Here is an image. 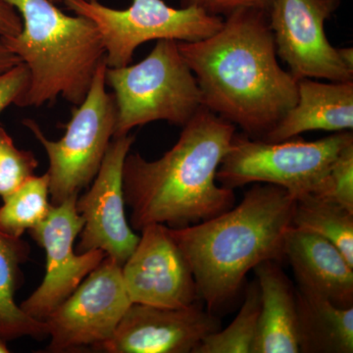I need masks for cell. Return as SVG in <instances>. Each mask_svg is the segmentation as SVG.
<instances>
[{
  "label": "cell",
  "instance_id": "6da1fadb",
  "mask_svg": "<svg viewBox=\"0 0 353 353\" xmlns=\"http://www.w3.org/2000/svg\"><path fill=\"white\" fill-rule=\"evenodd\" d=\"M178 46L202 105L250 138H263L296 104L299 80L279 64L265 9H236L212 36Z\"/></svg>",
  "mask_w": 353,
  "mask_h": 353
},
{
  "label": "cell",
  "instance_id": "7a4b0ae2",
  "mask_svg": "<svg viewBox=\"0 0 353 353\" xmlns=\"http://www.w3.org/2000/svg\"><path fill=\"white\" fill-rule=\"evenodd\" d=\"M236 132L234 125L201 106L163 157L148 161L129 152L123 192L132 229L141 232L152 224L180 229L233 208L234 190L222 187L216 176Z\"/></svg>",
  "mask_w": 353,
  "mask_h": 353
},
{
  "label": "cell",
  "instance_id": "3957f363",
  "mask_svg": "<svg viewBox=\"0 0 353 353\" xmlns=\"http://www.w3.org/2000/svg\"><path fill=\"white\" fill-rule=\"evenodd\" d=\"M296 201L289 190L256 183L236 208L192 226L169 228L208 311L231 301L246 274L262 262L285 259Z\"/></svg>",
  "mask_w": 353,
  "mask_h": 353
},
{
  "label": "cell",
  "instance_id": "277c9868",
  "mask_svg": "<svg viewBox=\"0 0 353 353\" xmlns=\"http://www.w3.org/2000/svg\"><path fill=\"white\" fill-rule=\"evenodd\" d=\"M22 20L16 36L0 38L29 69L18 108H41L59 97L82 103L97 69L106 63L99 30L83 16L62 12L50 0H4Z\"/></svg>",
  "mask_w": 353,
  "mask_h": 353
},
{
  "label": "cell",
  "instance_id": "5b68a950",
  "mask_svg": "<svg viewBox=\"0 0 353 353\" xmlns=\"http://www.w3.org/2000/svg\"><path fill=\"white\" fill-rule=\"evenodd\" d=\"M105 82L117 108L114 138L157 121L183 127L203 106L196 77L172 39L157 41L139 63L108 67Z\"/></svg>",
  "mask_w": 353,
  "mask_h": 353
},
{
  "label": "cell",
  "instance_id": "8992f818",
  "mask_svg": "<svg viewBox=\"0 0 353 353\" xmlns=\"http://www.w3.org/2000/svg\"><path fill=\"white\" fill-rule=\"evenodd\" d=\"M352 143L350 131L334 132L314 141L296 137L279 143L236 132L216 178L229 190L252 183H270L296 197L319 196L334 160Z\"/></svg>",
  "mask_w": 353,
  "mask_h": 353
},
{
  "label": "cell",
  "instance_id": "52a82bcc",
  "mask_svg": "<svg viewBox=\"0 0 353 353\" xmlns=\"http://www.w3.org/2000/svg\"><path fill=\"white\" fill-rule=\"evenodd\" d=\"M106 63L97 69L85 99L72 110L59 141L46 138L36 121L23 120L48 155L46 174L53 205L79 196L92 183L114 138L117 108L113 94L106 90Z\"/></svg>",
  "mask_w": 353,
  "mask_h": 353
},
{
  "label": "cell",
  "instance_id": "ba28073f",
  "mask_svg": "<svg viewBox=\"0 0 353 353\" xmlns=\"http://www.w3.org/2000/svg\"><path fill=\"white\" fill-rule=\"evenodd\" d=\"M75 15L92 21L105 48L109 68L132 63L141 44L160 39L194 43L212 36L223 25V17L196 6L174 8L164 0H132L126 9L111 8L99 0H64Z\"/></svg>",
  "mask_w": 353,
  "mask_h": 353
},
{
  "label": "cell",
  "instance_id": "9c48e42d",
  "mask_svg": "<svg viewBox=\"0 0 353 353\" xmlns=\"http://www.w3.org/2000/svg\"><path fill=\"white\" fill-rule=\"evenodd\" d=\"M131 304L123 282L122 266L106 255L44 320L50 336L48 352L99 347L112 336Z\"/></svg>",
  "mask_w": 353,
  "mask_h": 353
},
{
  "label": "cell",
  "instance_id": "30bf717a",
  "mask_svg": "<svg viewBox=\"0 0 353 353\" xmlns=\"http://www.w3.org/2000/svg\"><path fill=\"white\" fill-rule=\"evenodd\" d=\"M341 4V0H268L266 13L276 52L297 80L353 82V70L325 32L326 21Z\"/></svg>",
  "mask_w": 353,
  "mask_h": 353
},
{
  "label": "cell",
  "instance_id": "8fae6325",
  "mask_svg": "<svg viewBox=\"0 0 353 353\" xmlns=\"http://www.w3.org/2000/svg\"><path fill=\"white\" fill-rule=\"evenodd\" d=\"M77 199L70 197L57 205L52 204L46 219L29 231L46 250V276L20 307L39 321L44 322L106 256L101 250L75 252L74 243L83 227L82 216L76 208Z\"/></svg>",
  "mask_w": 353,
  "mask_h": 353
},
{
  "label": "cell",
  "instance_id": "7c38bea8",
  "mask_svg": "<svg viewBox=\"0 0 353 353\" xmlns=\"http://www.w3.org/2000/svg\"><path fill=\"white\" fill-rule=\"evenodd\" d=\"M134 141L130 134L112 139L92 185L76 202L83 219L77 252L101 250L121 266L139 241L128 223L123 192V166Z\"/></svg>",
  "mask_w": 353,
  "mask_h": 353
},
{
  "label": "cell",
  "instance_id": "4fadbf2b",
  "mask_svg": "<svg viewBox=\"0 0 353 353\" xmlns=\"http://www.w3.org/2000/svg\"><path fill=\"white\" fill-rule=\"evenodd\" d=\"M122 266L125 289L132 303L159 307H185L199 292L188 259L172 238L169 227L148 225Z\"/></svg>",
  "mask_w": 353,
  "mask_h": 353
},
{
  "label": "cell",
  "instance_id": "5bb4252c",
  "mask_svg": "<svg viewBox=\"0 0 353 353\" xmlns=\"http://www.w3.org/2000/svg\"><path fill=\"white\" fill-rule=\"evenodd\" d=\"M220 321L199 304L169 308L132 303L110 339L94 348L108 353H194Z\"/></svg>",
  "mask_w": 353,
  "mask_h": 353
},
{
  "label": "cell",
  "instance_id": "9a60e30c",
  "mask_svg": "<svg viewBox=\"0 0 353 353\" xmlns=\"http://www.w3.org/2000/svg\"><path fill=\"white\" fill-rule=\"evenodd\" d=\"M285 259H289L301 294L327 299L338 307H353V266L333 243L292 227Z\"/></svg>",
  "mask_w": 353,
  "mask_h": 353
},
{
  "label": "cell",
  "instance_id": "2e32d148",
  "mask_svg": "<svg viewBox=\"0 0 353 353\" xmlns=\"http://www.w3.org/2000/svg\"><path fill=\"white\" fill-rule=\"evenodd\" d=\"M296 105L263 138L279 143L310 131L353 129V82L323 83L299 79Z\"/></svg>",
  "mask_w": 353,
  "mask_h": 353
},
{
  "label": "cell",
  "instance_id": "e0dca14e",
  "mask_svg": "<svg viewBox=\"0 0 353 353\" xmlns=\"http://www.w3.org/2000/svg\"><path fill=\"white\" fill-rule=\"evenodd\" d=\"M278 261L262 262L254 270L260 312L250 353H299L296 290Z\"/></svg>",
  "mask_w": 353,
  "mask_h": 353
},
{
  "label": "cell",
  "instance_id": "ac0fdd59",
  "mask_svg": "<svg viewBox=\"0 0 353 353\" xmlns=\"http://www.w3.org/2000/svg\"><path fill=\"white\" fill-rule=\"evenodd\" d=\"M29 243L0 232V340L48 336L46 322L34 319L15 301L23 282L22 266L29 260Z\"/></svg>",
  "mask_w": 353,
  "mask_h": 353
},
{
  "label": "cell",
  "instance_id": "d6986e66",
  "mask_svg": "<svg viewBox=\"0 0 353 353\" xmlns=\"http://www.w3.org/2000/svg\"><path fill=\"white\" fill-rule=\"evenodd\" d=\"M296 301L299 352H353V307H338L299 290Z\"/></svg>",
  "mask_w": 353,
  "mask_h": 353
},
{
  "label": "cell",
  "instance_id": "ffe728a7",
  "mask_svg": "<svg viewBox=\"0 0 353 353\" xmlns=\"http://www.w3.org/2000/svg\"><path fill=\"white\" fill-rule=\"evenodd\" d=\"M292 227L333 243L353 266V213L313 194L296 197Z\"/></svg>",
  "mask_w": 353,
  "mask_h": 353
},
{
  "label": "cell",
  "instance_id": "44dd1931",
  "mask_svg": "<svg viewBox=\"0 0 353 353\" xmlns=\"http://www.w3.org/2000/svg\"><path fill=\"white\" fill-rule=\"evenodd\" d=\"M50 181L48 174L34 175L15 192L3 199L0 206V232L22 238L46 219L52 203L50 202Z\"/></svg>",
  "mask_w": 353,
  "mask_h": 353
},
{
  "label": "cell",
  "instance_id": "7402d4cb",
  "mask_svg": "<svg viewBox=\"0 0 353 353\" xmlns=\"http://www.w3.org/2000/svg\"><path fill=\"white\" fill-rule=\"evenodd\" d=\"M259 312V287L257 282H253L246 290L245 301L234 321L223 331L206 336L194 353H250Z\"/></svg>",
  "mask_w": 353,
  "mask_h": 353
},
{
  "label": "cell",
  "instance_id": "603a6c76",
  "mask_svg": "<svg viewBox=\"0 0 353 353\" xmlns=\"http://www.w3.org/2000/svg\"><path fill=\"white\" fill-rule=\"evenodd\" d=\"M39 161L34 152L18 148L0 125V196L6 199L34 175Z\"/></svg>",
  "mask_w": 353,
  "mask_h": 353
},
{
  "label": "cell",
  "instance_id": "cb8c5ba5",
  "mask_svg": "<svg viewBox=\"0 0 353 353\" xmlns=\"http://www.w3.org/2000/svg\"><path fill=\"white\" fill-rule=\"evenodd\" d=\"M319 196L336 202L353 213V143L345 146L334 160Z\"/></svg>",
  "mask_w": 353,
  "mask_h": 353
},
{
  "label": "cell",
  "instance_id": "d4e9b609",
  "mask_svg": "<svg viewBox=\"0 0 353 353\" xmlns=\"http://www.w3.org/2000/svg\"><path fill=\"white\" fill-rule=\"evenodd\" d=\"M29 69L23 62L0 73V115L15 105L29 83Z\"/></svg>",
  "mask_w": 353,
  "mask_h": 353
},
{
  "label": "cell",
  "instance_id": "484cf974",
  "mask_svg": "<svg viewBox=\"0 0 353 353\" xmlns=\"http://www.w3.org/2000/svg\"><path fill=\"white\" fill-rule=\"evenodd\" d=\"M268 0H180L181 7L196 6L211 15H229L243 7H257L266 10Z\"/></svg>",
  "mask_w": 353,
  "mask_h": 353
},
{
  "label": "cell",
  "instance_id": "4316f807",
  "mask_svg": "<svg viewBox=\"0 0 353 353\" xmlns=\"http://www.w3.org/2000/svg\"><path fill=\"white\" fill-rule=\"evenodd\" d=\"M22 30V20L14 7L0 0V38L16 36Z\"/></svg>",
  "mask_w": 353,
  "mask_h": 353
},
{
  "label": "cell",
  "instance_id": "83f0119b",
  "mask_svg": "<svg viewBox=\"0 0 353 353\" xmlns=\"http://www.w3.org/2000/svg\"><path fill=\"white\" fill-rule=\"evenodd\" d=\"M20 58L9 50L6 43L0 39V73L13 68L14 66L21 63Z\"/></svg>",
  "mask_w": 353,
  "mask_h": 353
},
{
  "label": "cell",
  "instance_id": "f1b7e54d",
  "mask_svg": "<svg viewBox=\"0 0 353 353\" xmlns=\"http://www.w3.org/2000/svg\"><path fill=\"white\" fill-rule=\"evenodd\" d=\"M341 60L348 68L353 70V50L352 48H338Z\"/></svg>",
  "mask_w": 353,
  "mask_h": 353
},
{
  "label": "cell",
  "instance_id": "f546056e",
  "mask_svg": "<svg viewBox=\"0 0 353 353\" xmlns=\"http://www.w3.org/2000/svg\"><path fill=\"white\" fill-rule=\"evenodd\" d=\"M10 352L8 347H7L6 341L0 340V353H8Z\"/></svg>",
  "mask_w": 353,
  "mask_h": 353
},
{
  "label": "cell",
  "instance_id": "4dcf8cb0",
  "mask_svg": "<svg viewBox=\"0 0 353 353\" xmlns=\"http://www.w3.org/2000/svg\"><path fill=\"white\" fill-rule=\"evenodd\" d=\"M50 1H52L53 3L57 4V3H62V2L64 1V0H50Z\"/></svg>",
  "mask_w": 353,
  "mask_h": 353
}]
</instances>
